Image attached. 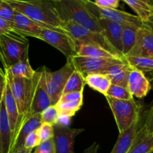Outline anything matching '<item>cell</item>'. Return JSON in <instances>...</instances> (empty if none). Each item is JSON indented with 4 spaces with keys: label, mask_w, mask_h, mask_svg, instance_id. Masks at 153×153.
Wrapping results in <instances>:
<instances>
[{
    "label": "cell",
    "mask_w": 153,
    "mask_h": 153,
    "mask_svg": "<svg viewBox=\"0 0 153 153\" xmlns=\"http://www.w3.org/2000/svg\"><path fill=\"white\" fill-rule=\"evenodd\" d=\"M16 11L51 28L67 32L52 0H4Z\"/></svg>",
    "instance_id": "1"
},
{
    "label": "cell",
    "mask_w": 153,
    "mask_h": 153,
    "mask_svg": "<svg viewBox=\"0 0 153 153\" xmlns=\"http://www.w3.org/2000/svg\"><path fill=\"white\" fill-rule=\"evenodd\" d=\"M53 1L62 22L71 21L103 35L98 19L88 10L85 0H54Z\"/></svg>",
    "instance_id": "2"
},
{
    "label": "cell",
    "mask_w": 153,
    "mask_h": 153,
    "mask_svg": "<svg viewBox=\"0 0 153 153\" xmlns=\"http://www.w3.org/2000/svg\"><path fill=\"white\" fill-rule=\"evenodd\" d=\"M28 39L16 33L0 34V61L4 70L28 57Z\"/></svg>",
    "instance_id": "3"
},
{
    "label": "cell",
    "mask_w": 153,
    "mask_h": 153,
    "mask_svg": "<svg viewBox=\"0 0 153 153\" xmlns=\"http://www.w3.org/2000/svg\"><path fill=\"white\" fill-rule=\"evenodd\" d=\"M114 117L119 134L128 129L139 118L143 106L137 103L134 98L121 100L105 97Z\"/></svg>",
    "instance_id": "4"
},
{
    "label": "cell",
    "mask_w": 153,
    "mask_h": 153,
    "mask_svg": "<svg viewBox=\"0 0 153 153\" xmlns=\"http://www.w3.org/2000/svg\"><path fill=\"white\" fill-rule=\"evenodd\" d=\"M153 105L152 102L143 108L140 120L134 141L128 153H152Z\"/></svg>",
    "instance_id": "5"
},
{
    "label": "cell",
    "mask_w": 153,
    "mask_h": 153,
    "mask_svg": "<svg viewBox=\"0 0 153 153\" xmlns=\"http://www.w3.org/2000/svg\"><path fill=\"white\" fill-rule=\"evenodd\" d=\"M63 24L64 28L73 38L76 47L80 45H95L104 48L115 56L124 58L114 49L113 46L108 43L107 39L102 34L94 32L71 21L63 22Z\"/></svg>",
    "instance_id": "6"
},
{
    "label": "cell",
    "mask_w": 153,
    "mask_h": 153,
    "mask_svg": "<svg viewBox=\"0 0 153 153\" xmlns=\"http://www.w3.org/2000/svg\"><path fill=\"white\" fill-rule=\"evenodd\" d=\"M74 70L70 59L67 58L65 65L57 71L50 72L46 67L45 84L47 94L50 98L52 105H55L61 97L63 91L69 77Z\"/></svg>",
    "instance_id": "7"
},
{
    "label": "cell",
    "mask_w": 153,
    "mask_h": 153,
    "mask_svg": "<svg viewBox=\"0 0 153 153\" xmlns=\"http://www.w3.org/2000/svg\"><path fill=\"white\" fill-rule=\"evenodd\" d=\"M45 70L46 67H43L40 70H35V73L31 79L32 84L28 115L31 114H40L46 108L52 105L50 98L46 89Z\"/></svg>",
    "instance_id": "8"
},
{
    "label": "cell",
    "mask_w": 153,
    "mask_h": 153,
    "mask_svg": "<svg viewBox=\"0 0 153 153\" xmlns=\"http://www.w3.org/2000/svg\"><path fill=\"white\" fill-rule=\"evenodd\" d=\"M4 73L7 84L17 105L19 119L25 117L28 115L32 81L31 79L14 77L7 70H4Z\"/></svg>",
    "instance_id": "9"
},
{
    "label": "cell",
    "mask_w": 153,
    "mask_h": 153,
    "mask_svg": "<svg viewBox=\"0 0 153 153\" xmlns=\"http://www.w3.org/2000/svg\"><path fill=\"white\" fill-rule=\"evenodd\" d=\"M88 10L97 19H106L123 25H130L140 28L144 22L136 15L118 10L117 8H106L97 5L91 0H85Z\"/></svg>",
    "instance_id": "10"
},
{
    "label": "cell",
    "mask_w": 153,
    "mask_h": 153,
    "mask_svg": "<svg viewBox=\"0 0 153 153\" xmlns=\"http://www.w3.org/2000/svg\"><path fill=\"white\" fill-rule=\"evenodd\" d=\"M75 70L80 72L84 76L93 73H100L103 70L116 64H128L125 58H96L75 55L69 58Z\"/></svg>",
    "instance_id": "11"
},
{
    "label": "cell",
    "mask_w": 153,
    "mask_h": 153,
    "mask_svg": "<svg viewBox=\"0 0 153 153\" xmlns=\"http://www.w3.org/2000/svg\"><path fill=\"white\" fill-rule=\"evenodd\" d=\"M41 40L64 54L67 58L77 55L76 46L69 33L58 29L43 28L38 37Z\"/></svg>",
    "instance_id": "12"
},
{
    "label": "cell",
    "mask_w": 153,
    "mask_h": 153,
    "mask_svg": "<svg viewBox=\"0 0 153 153\" xmlns=\"http://www.w3.org/2000/svg\"><path fill=\"white\" fill-rule=\"evenodd\" d=\"M41 124L40 114H31L25 117L19 119L12 134V145L10 153H13L24 147V142L27 136L37 129Z\"/></svg>",
    "instance_id": "13"
},
{
    "label": "cell",
    "mask_w": 153,
    "mask_h": 153,
    "mask_svg": "<svg viewBox=\"0 0 153 153\" xmlns=\"http://www.w3.org/2000/svg\"><path fill=\"white\" fill-rule=\"evenodd\" d=\"M128 56L153 58L152 22H144L138 28L135 43L125 57Z\"/></svg>",
    "instance_id": "14"
},
{
    "label": "cell",
    "mask_w": 153,
    "mask_h": 153,
    "mask_svg": "<svg viewBox=\"0 0 153 153\" xmlns=\"http://www.w3.org/2000/svg\"><path fill=\"white\" fill-rule=\"evenodd\" d=\"M53 140L55 153H74L75 139L79 134L85 131L84 128H73L53 126Z\"/></svg>",
    "instance_id": "15"
},
{
    "label": "cell",
    "mask_w": 153,
    "mask_h": 153,
    "mask_svg": "<svg viewBox=\"0 0 153 153\" xmlns=\"http://www.w3.org/2000/svg\"><path fill=\"white\" fill-rule=\"evenodd\" d=\"M11 26L13 32L23 37H31L37 39H38L39 35L43 28H49L16 10Z\"/></svg>",
    "instance_id": "16"
},
{
    "label": "cell",
    "mask_w": 153,
    "mask_h": 153,
    "mask_svg": "<svg viewBox=\"0 0 153 153\" xmlns=\"http://www.w3.org/2000/svg\"><path fill=\"white\" fill-rule=\"evenodd\" d=\"M151 88V81L142 72L132 68L128 75L127 89L133 97L144 98L149 94Z\"/></svg>",
    "instance_id": "17"
},
{
    "label": "cell",
    "mask_w": 153,
    "mask_h": 153,
    "mask_svg": "<svg viewBox=\"0 0 153 153\" xmlns=\"http://www.w3.org/2000/svg\"><path fill=\"white\" fill-rule=\"evenodd\" d=\"M100 25L102 29L103 35L108 43L113 46L115 50L117 51L122 56V32L123 25L108 20L106 19H98Z\"/></svg>",
    "instance_id": "18"
},
{
    "label": "cell",
    "mask_w": 153,
    "mask_h": 153,
    "mask_svg": "<svg viewBox=\"0 0 153 153\" xmlns=\"http://www.w3.org/2000/svg\"><path fill=\"white\" fill-rule=\"evenodd\" d=\"M12 131L3 99L0 102V153H10Z\"/></svg>",
    "instance_id": "19"
},
{
    "label": "cell",
    "mask_w": 153,
    "mask_h": 153,
    "mask_svg": "<svg viewBox=\"0 0 153 153\" xmlns=\"http://www.w3.org/2000/svg\"><path fill=\"white\" fill-rule=\"evenodd\" d=\"M132 67L128 64H116L103 70L100 73L108 77L112 85H120L127 88V82Z\"/></svg>",
    "instance_id": "20"
},
{
    "label": "cell",
    "mask_w": 153,
    "mask_h": 153,
    "mask_svg": "<svg viewBox=\"0 0 153 153\" xmlns=\"http://www.w3.org/2000/svg\"><path fill=\"white\" fill-rule=\"evenodd\" d=\"M140 120V115L138 119L127 130L120 133L114 146L111 153H128L134 141V136L137 132Z\"/></svg>",
    "instance_id": "21"
},
{
    "label": "cell",
    "mask_w": 153,
    "mask_h": 153,
    "mask_svg": "<svg viewBox=\"0 0 153 153\" xmlns=\"http://www.w3.org/2000/svg\"><path fill=\"white\" fill-rule=\"evenodd\" d=\"M3 100H4V107H5L6 113H7V118H8L10 128L13 134L17 121L19 120V112H18L17 105L15 102L14 98L12 95L11 91L9 87L8 84H6L5 88H4V94H3Z\"/></svg>",
    "instance_id": "22"
},
{
    "label": "cell",
    "mask_w": 153,
    "mask_h": 153,
    "mask_svg": "<svg viewBox=\"0 0 153 153\" xmlns=\"http://www.w3.org/2000/svg\"><path fill=\"white\" fill-rule=\"evenodd\" d=\"M136 13L143 22H152L153 5L142 0H123Z\"/></svg>",
    "instance_id": "23"
},
{
    "label": "cell",
    "mask_w": 153,
    "mask_h": 153,
    "mask_svg": "<svg viewBox=\"0 0 153 153\" xmlns=\"http://www.w3.org/2000/svg\"><path fill=\"white\" fill-rule=\"evenodd\" d=\"M85 83L94 91L105 97L109 87L111 85L107 76L102 73H93L85 76Z\"/></svg>",
    "instance_id": "24"
},
{
    "label": "cell",
    "mask_w": 153,
    "mask_h": 153,
    "mask_svg": "<svg viewBox=\"0 0 153 153\" xmlns=\"http://www.w3.org/2000/svg\"><path fill=\"white\" fill-rule=\"evenodd\" d=\"M78 56L88 57V58H119L104 48L95 45H80L76 47Z\"/></svg>",
    "instance_id": "25"
},
{
    "label": "cell",
    "mask_w": 153,
    "mask_h": 153,
    "mask_svg": "<svg viewBox=\"0 0 153 153\" xmlns=\"http://www.w3.org/2000/svg\"><path fill=\"white\" fill-rule=\"evenodd\" d=\"M7 70L13 76L16 78H23L26 79H32L35 70H34L30 64L28 57L19 61L8 68Z\"/></svg>",
    "instance_id": "26"
},
{
    "label": "cell",
    "mask_w": 153,
    "mask_h": 153,
    "mask_svg": "<svg viewBox=\"0 0 153 153\" xmlns=\"http://www.w3.org/2000/svg\"><path fill=\"white\" fill-rule=\"evenodd\" d=\"M127 63L133 69L142 72L145 76L150 74L152 76L153 70V58L141 56H128L125 57ZM147 77V76H146Z\"/></svg>",
    "instance_id": "27"
},
{
    "label": "cell",
    "mask_w": 153,
    "mask_h": 153,
    "mask_svg": "<svg viewBox=\"0 0 153 153\" xmlns=\"http://www.w3.org/2000/svg\"><path fill=\"white\" fill-rule=\"evenodd\" d=\"M85 85L86 83L85 76L80 72L74 69L66 83L63 94L72 92H84Z\"/></svg>",
    "instance_id": "28"
},
{
    "label": "cell",
    "mask_w": 153,
    "mask_h": 153,
    "mask_svg": "<svg viewBox=\"0 0 153 153\" xmlns=\"http://www.w3.org/2000/svg\"><path fill=\"white\" fill-rule=\"evenodd\" d=\"M139 28L130 25H123L122 32V53L123 57L131 50L135 43Z\"/></svg>",
    "instance_id": "29"
},
{
    "label": "cell",
    "mask_w": 153,
    "mask_h": 153,
    "mask_svg": "<svg viewBox=\"0 0 153 153\" xmlns=\"http://www.w3.org/2000/svg\"><path fill=\"white\" fill-rule=\"evenodd\" d=\"M59 114L74 117L83 105V100L75 101H58L55 105Z\"/></svg>",
    "instance_id": "30"
},
{
    "label": "cell",
    "mask_w": 153,
    "mask_h": 153,
    "mask_svg": "<svg viewBox=\"0 0 153 153\" xmlns=\"http://www.w3.org/2000/svg\"><path fill=\"white\" fill-rule=\"evenodd\" d=\"M105 97L121 100H129L134 98L126 88L116 85H111Z\"/></svg>",
    "instance_id": "31"
},
{
    "label": "cell",
    "mask_w": 153,
    "mask_h": 153,
    "mask_svg": "<svg viewBox=\"0 0 153 153\" xmlns=\"http://www.w3.org/2000/svg\"><path fill=\"white\" fill-rule=\"evenodd\" d=\"M58 115H59V114H58L55 105H52L46 108L45 110H43L40 113L41 123H49L52 126L56 125Z\"/></svg>",
    "instance_id": "32"
},
{
    "label": "cell",
    "mask_w": 153,
    "mask_h": 153,
    "mask_svg": "<svg viewBox=\"0 0 153 153\" xmlns=\"http://www.w3.org/2000/svg\"><path fill=\"white\" fill-rule=\"evenodd\" d=\"M14 13V9L8 3L3 0L2 2L0 4V17L2 18L9 23L12 24Z\"/></svg>",
    "instance_id": "33"
},
{
    "label": "cell",
    "mask_w": 153,
    "mask_h": 153,
    "mask_svg": "<svg viewBox=\"0 0 153 153\" xmlns=\"http://www.w3.org/2000/svg\"><path fill=\"white\" fill-rule=\"evenodd\" d=\"M37 130L41 142L45 141V140H49V139H51L53 137V126L50 125V124L46 123H41Z\"/></svg>",
    "instance_id": "34"
},
{
    "label": "cell",
    "mask_w": 153,
    "mask_h": 153,
    "mask_svg": "<svg viewBox=\"0 0 153 153\" xmlns=\"http://www.w3.org/2000/svg\"><path fill=\"white\" fill-rule=\"evenodd\" d=\"M41 143L40 137H39L37 130L31 131L29 134L25 138V142H24V148L25 149H34L36 146H38Z\"/></svg>",
    "instance_id": "35"
},
{
    "label": "cell",
    "mask_w": 153,
    "mask_h": 153,
    "mask_svg": "<svg viewBox=\"0 0 153 153\" xmlns=\"http://www.w3.org/2000/svg\"><path fill=\"white\" fill-rule=\"evenodd\" d=\"M33 153H55L53 137L41 142L36 146Z\"/></svg>",
    "instance_id": "36"
},
{
    "label": "cell",
    "mask_w": 153,
    "mask_h": 153,
    "mask_svg": "<svg viewBox=\"0 0 153 153\" xmlns=\"http://www.w3.org/2000/svg\"><path fill=\"white\" fill-rule=\"evenodd\" d=\"M120 0H95L94 3L101 7L117 9L120 5Z\"/></svg>",
    "instance_id": "37"
},
{
    "label": "cell",
    "mask_w": 153,
    "mask_h": 153,
    "mask_svg": "<svg viewBox=\"0 0 153 153\" xmlns=\"http://www.w3.org/2000/svg\"><path fill=\"white\" fill-rule=\"evenodd\" d=\"M83 92H72L63 94L59 101H75L83 100Z\"/></svg>",
    "instance_id": "38"
},
{
    "label": "cell",
    "mask_w": 153,
    "mask_h": 153,
    "mask_svg": "<svg viewBox=\"0 0 153 153\" xmlns=\"http://www.w3.org/2000/svg\"><path fill=\"white\" fill-rule=\"evenodd\" d=\"M72 117H71L67 116V115L59 114L58 117V121H57L56 125L61 126L63 127H70L71 124Z\"/></svg>",
    "instance_id": "39"
},
{
    "label": "cell",
    "mask_w": 153,
    "mask_h": 153,
    "mask_svg": "<svg viewBox=\"0 0 153 153\" xmlns=\"http://www.w3.org/2000/svg\"><path fill=\"white\" fill-rule=\"evenodd\" d=\"M6 84H7V79H6L5 73L0 67V102L3 98V94H4Z\"/></svg>",
    "instance_id": "40"
},
{
    "label": "cell",
    "mask_w": 153,
    "mask_h": 153,
    "mask_svg": "<svg viewBox=\"0 0 153 153\" xmlns=\"http://www.w3.org/2000/svg\"><path fill=\"white\" fill-rule=\"evenodd\" d=\"M12 31H13V30H12L11 24L0 17V34L7 32H12Z\"/></svg>",
    "instance_id": "41"
},
{
    "label": "cell",
    "mask_w": 153,
    "mask_h": 153,
    "mask_svg": "<svg viewBox=\"0 0 153 153\" xmlns=\"http://www.w3.org/2000/svg\"><path fill=\"white\" fill-rule=\"evenodd\" d=\"M99 149H100V145L97 142H94V143L91 145L88 148H87L83 153H98Z\"/></svg>",
    "instance_id": "42"
},
{
    "label": "cell",
    "mask_w": 153,
    "mask_h": 153,
    "mask_svg": "<svg viewBox=\"0 0 153 153\" xmlns=\"http://www.w3.org/2000/svg\"><path fill=\"white\" fill-rule=\"evenodd\" d=\"M33 149H25V148H22V149H19V150L16 151V152L13 153H32Z\"/></svg>",
    "instance_id": "43"
},
{
    "label": "cell",
    "mask_w": 153,
    "mask_h": 153,
    "mask_svg": "<svg viewBox=\"0 0 153 153\" xmlns=\"http://www.w3.org/2000/svg\"><path fill=\"white\" fill-rule=\"evenodd\" d=\"M142 1H145V2H146V3H148V4H151V5H153V4H152L153 0H142Z\"/></svg>",
    "instance_id": "44"
},
{
    "label": "cell",
    "mask_w": 153,
    "mask_h": 153,
    "mask_svg": "<svg viewBox=\"0 0 153 153\" xmlns=\"http://www.w3.org/2000/svg\"><path fill=\"white\" fill-rule=\"evenodd\" d=\"M2 1H3V0H0V4H1V3L2 2Z\"/></svg>",
    "instance_id": "45"
},
{
    "label": "cell",
    "mask_w": 153,
    "mask_h": 153,
    "mask_svg": "<svg viewBox=\"0 0 153 153\" xmlns=\"http://www.w3.org/2000/svg\"><path fill=\"white\" fill-rule=\"evenodd\" d=\"M52 1H53V0H52Z\"/></svg>",
    "instance_id": "46"
},
{
    "label": "cell",
    "mask_w": 153,
    "mask_h": 153,
    "mask_svg": "<svg viewBox=\"0 0 153 153\" xmlns=\"http://www.w3.org/2000/svg\"><path fill=\"white\" fill-rule=\"evenodd\" d=\"M53 1H54V0H53Z\"/></svg>",
    "instance_id": "47"
}]
</instances>
